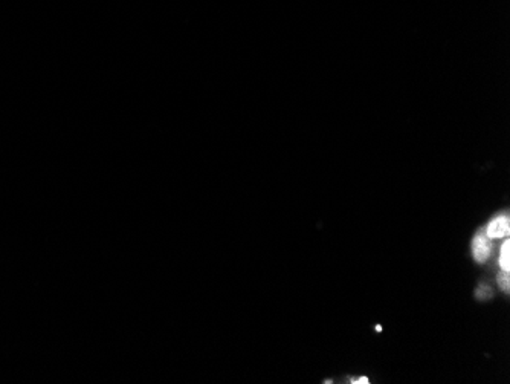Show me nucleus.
Masks as SVG:
<instances>
[{"mask_svg": "<svg viewBox=\"0 0 510 384\" xmlns=\"http://www.w3.org/2000/svg\"><path fill=\"white\" fill-rule=\"evenodd\" d=\"M492 251V239L486 233H478L472 241V256L480 264L486 262Z\"/></svg>", "mask_w": 510, "mask_h": 384, "instance_id": "obj_1", "label": "nucleus"}, {"mask_svg": "<svg viewBox=\"0 0 510 384\" xmlns=\"http://www.w3.org/2000/svg\"><path fill=\"white\" fill-rule=\"evenodd\" d=\"M510 231V222L507 215H499L495 219H492L486 229V234L490 239H501L506 238Z\"/></svg>", "mask_w": 510, "mask_h": 384, "instance_id": "obj_2", "label": "nucleus"}, {"mask_svg": "<svg viewBox=\"0 0 510 384\" xmlns=\"http://www.w3.org/2000/svg\"><path fill=\"white\" fill-rule=\"evenodd\" d=\"M499 267L509 271L510 268V243L509 241H506L503 243V247L499 250Z\"/></svg>", "mask_w": 510, "mask_h": 384, "instance_id": "obj_3", "label": "nucleus"}, {"mask_svg": "<svg viewBox=\"0 0 510 384\" xmlns=\"http://www.w3.org/2000/svg\"><path fill=\"white\" fill-rule=\"evenodd\" d=\"M498 285L503 291H509V286H510L509 285V271H506V269H503V271L498 274Z\"/></svg>", "mask_w": 510, "mask_h": 384, "instance_id": "obj_4", "label": "nucleus"}, {"mask_svg": "<svg viewBox=\"0 0 510 384\" xmlns=\"http://www.w3.org/2000/svg\"><path fill=\"white\" fill-rule=\"evenodd\" d=\"M353 383H358V384H368V383H370V381H368V378H365V377H362V378H359V380H356V381H353Z\"/></svg>", "mask_w": 510, "mask_h": 384, "instance_id": "obj_5", "label": "nucleus"}]
</instances>
